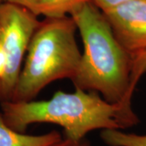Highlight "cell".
<instances>
[{
    "label": "cell",
    "instance_id": "6da1fadb",
    "mask_svg": "<svg viewBox=\"0 0 146 146\" xmlns=\"http://www.w3.org/2000/svg\"><path fill=\"white\" fill-rule=\"evenodd\" d=\"M1 109L6 124L16 131L25 132L33 123H50L63 127L64 138L76 141L91 131L119 130L139 121L131 106L111 103L94 91L79 88L71 94L57 92L46 101L3 102Z\"/></svg>",
    "mask_w": 146,
    "mask_h": 146
},
{
    "label": "cell",
    "instance_id": "7a4b0ae2",
    "mask_svg": "<svg viewBox=\"0 0 146 146\" xmlns=\"http://www.w3.org/2000/svg\"><path fill=\"white\" fill-rule=\"evenodd\" d=\"M84 51L72 80L76 88L98 91L111 103L131 106L132 61L116 39L103 12L91 1L71 13Z\"/></svg>",
    "mask_w": 146,
    "mask_h": 146
},
{
    "label": "cell",
    "instance_id": "3957f363",
    "mask_svg": "<svg viewBox=\"0 0 146 146\" xmlns=\"http://www.w3.org/2000/svg\"><path fill=\"white\" fill-rule=\"evenodd\" d=\"M76 29L71 16L46 18L41 22L30 41L11 101H32L53 81L72 80L82 55L76 42Z\"/></svg>",
    "mask_w": 146,
    "mask_h": 146
},
{
    "label": "cell",
    "instance_id": "277c9868",
    "mask_svg": "<svg viewBox=\"0 0 146 146\" xmlns=\"http://www.w3.org/2000/svg\"><path fill=\"white\" fill-rule=\"evenodd\" d=\"M41 22L25 7L8 2L0 4V46L7 56V69L0 80V102L11 101L21 72L23 58Z\"/></svg>",
    "mask_w": 146,
    "mask_h": 146
},
{
    "label": "cell",
    "instance_id": "5b68a950",
    "mask_svg": "<svg viewBox=\"0 0 146 146\" xmlns=\"http://www.w3.org/2000/svg\"><path fill=\"white\" fill-rule=\"evenodd\" d=\"M103 14L132 62L146 53V0H128Z\"/></svg>",
    "mask_w": 146,
    "mask_h": 146
},
{
    "label": "cell",
    "instance_id": "8992f818",
    "mask_svg": "<svg viewBox=\"0 0 146 146\" xmlns=\"http://www.w3.org/2000/svg\"><path fill=\"white\" fill-rule=\"evenodd\" d=\"M90 0H3L25 7L35 16L46 18L70 16L79 6Z\"/></svg>",
    "mask_w": 146,
    "mask_h": 146
},
{
    "label": "cell",
    "instance_id": "52a82bcc",
    "mask_svg": "<svg viewBox=\"0 0 146 146\" xmlns=\"http://www.w3.org/2000/svg\"><path fill=\"white\" fill-rule=\"evenodd\" d=\"M62 139L56 131L39 136L16 131L6 124L0 113V146H50Z\"/></svg>",
    "mask_w": 146,
    "mask_h": 146
},
{
    "label": "cell",
    "instance_id": "ba28073f",
    "mask_svg": "<svg viewBox=\"0 0 146 146\" xmlns=\"http://www.w3.org/2000/svg\"><path fill=\"white\" fill-rule=\"evenodd\" d=\"M102 139L110 146H146V135L125 133L119 130H103Z\"/></svg>",
    "mask_w": 146,
    "mask_h": 146
},
{
    "label": "cell",
    "instance_id": "9c48e42d",
    "mask_svg": "<svg viewBox=\"0 0 146 146\" xmlns=\"http://www.w3.org/2000/svg\"><path fill=\"white\" fill-rule=\"evenodd\" d=\"M146 72V53L142 56L132 62L131 75V88L135 90L136 86L142 76Z\"/></svg>",
    "mask_w": 146,
    "mask_h": 146
},
{
    "label": "cell",
    "instance_id": "30bf717a",
    "mask_svg": "<svg viewBox=\"0 0 146 146\" xmlns=\"http://www.w3.org/2000/svg\"><path fill=\"white\" fill-rule=\"evenodd\" d=\"M102 12L108 11L128 0H90Z\"/></svg>",
    "mask_w": 146,
    "mask_h": 146
},
{
    "label": "cell",
    "instance_id": "8fae6325",
    "mask_svg": "<svg viewBox=\"0 0 146 146\" xmlns=\"http://www.w3.org/2000/svg\"><path fill=\"white\" fill-rule=\"evenodd\" d=\"M50 146H91L88 142H85L83 140L81 141H71L68 139H62L57 143Z\"/></svg>",
    "mask_w": 146,
    "mask_h": 146
},
{
    "label": "cell",
    "instance_id": "7c38bea8",
    "mask_svg": "<svg viewBox=\"0 0 146 146\" xmlns=\"http://www.w3.org/2000/svg\"><path fill=\"white\" fill-rule=\"evenodd\" d=\"M7 69V56L3 49L0 46V80L4 76Z\"/></svg>",
    "mask_w": 146,
    "mask_h": 146
},
{
    "label": "cell",
    "instance_id": "4fadbf2b",
    "mask_svg": "<svg viewBox=\"0 0 146 146\" xmlns=\"http://www.w3.org/2000/svg\"><path fill=\"white\" fill-rule=\"evenodd\" d=\"M3 2V0H0V4H1V3H2Z\"/></svg>",
    "mask_w": 146,
    "mask_h": 146
}]
</instances>
